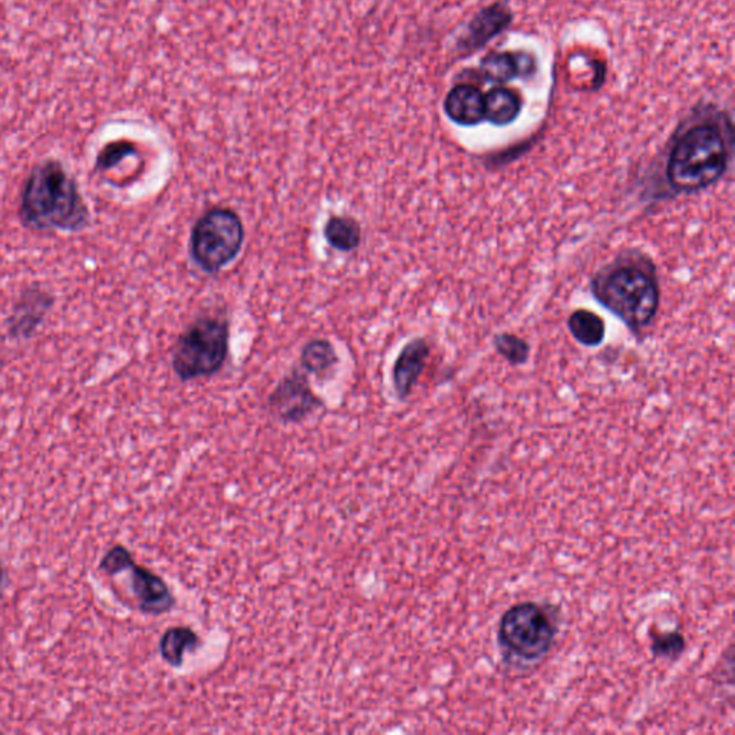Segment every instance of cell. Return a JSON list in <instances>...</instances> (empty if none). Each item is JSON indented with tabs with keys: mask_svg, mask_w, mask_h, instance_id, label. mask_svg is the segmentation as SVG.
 Listing matches in <instances>:
<instances>
[{
	"mask_svg": "<svg viewBox=\"0 0 735 735\" xmlns=\"http://www.w3.org/2000/svg\"><path fill=\"white\" fill-rule=\"evenodd\" d=\"M19 216L38 232H79L91 216L78 184L58 161L36 166L23 184Z\"/></svg>",
	"mask_w": 735,
	"mask_h": 735,
	"instance_id": "cell-1",
	"label": "cell"
},
{
	"mask_svg": "<svg viewBox=\"0 0 735 735\" xmlns=\"http://www.w3.org/2000/svg\"><path fill=\"white\" fill-rule=\"evenodd\" d=\"M593 292L605 308L631 329H642L654 321L659 306V289L654 270L635 260H616L593 280Z\"/></svg>",
	"mask_w": 735,
	"mask_h": 735,
	"instance_id": "cell-2",
	"label": "cell"
},
{
	"mask_svg": "<svg viewBox=\"0 0 735 735\" xmlns=\"http://www.w3.org/2000/svg\"><path fill=\"white\" fill-rule=\"evenodd\" d=\"M728 163L724 134L713 124L690 128L672 148L668 181L672 189L691 193L707 189L721 179Z\"/></svg>",
	"mask_w": 735,
	"mask_h": 735,
	"instance_id": "cell-3",
	"label": "cell"
},
{
	"mask_svg": "<svg viewBox=\"0 0 735 735\" xmlns=\"http://www.w3.org/2000/svg\"><path fill=\"white\" fill-rule=\"evenodd\" d=\"M556 635L557 618L552 608L527 601L516 603L503 613L497 642L507 662L527 667L549 654Z\"/></svg>",
	"mask_w": 735,
	"mask_h": 735,
	"instance_id": "cell-4",
	"label": "cell"
},
{
	"mask_svg": "<svg viewBox=\"0 0 735 735\" xmlns=\"http://www.w3.org/2000/svg\"><path fill=\"white\" fill-rule=\"evenodd\" d=\"M229 323L223 319H197L177 341L173 368L183 381L210 377L223 368L229 354Z\"/></svg>",
	"mask_w": 735,
	"mask_h": 735,
	"instance_id": "cell-5",
	"label": "cell"
},
{
	"mask_svg": "<svg viewBox=\"0 0 735 735\" xmlns=\"http://www.w3.org/2000/svg\"><path fill=\"white\" fill-rule=\"evenodd\" d=\"M245 236L239 214L227 207H214L191 230V257L204 272H220L239 256Z\"/></svg>",
	"mask_w": 735,
	"mask_h": 735,
	"instance_id": "cell-6",
	"label": "cell"
},
{
	"mask_svg": "<svg viewBox=\"0 0 735 735\" xmlns=\"http://www.w3.org/2000/svg\"><path fill=\"white\" fill-rule=\"evenodd\" d=\"M268 405L282 423L299 424L322 408L323 401L313 392L308 374L293 369L269 395Z\"/></svg>",
	"mask_w": 735,
	"mask_h": 735,
	"instance_id": "cell-7",
	"label": "cell"
},
{
	"mask_svg": "<svg viewBox=\"0 0 735 735\" xmlns=\"http://www.w3.org/2000/svg\"><path fill=\"white\" fill-rule=\"evenodd\" d=\"M127 570L130 572L131 592L141 612L145 615L160 616L176 608V598L161 576L144 566L137 565L135 560Z\"/></svg>",
	"mask_w": 735,
	"mask_h": 735,
	"instance_id": "cell-8",
	"label": "cell"
},
{
	"mask_svg": "<svg viewBox=\"0 0 735 735\" xmlns=\"http://www.w3.org/2000/svg\"><path fill=\"white\" fill-rule=\"evenodd\" d=\"M430 357V346L423 338L414 339L402 348L392 368V382L401 400L411 394Z\"/></svg>",
	"mask_w": 735,
	"mask_h": 735,
	"instance_id": "cell-9",
	"label": "cell"
},
{
	"mask_svg": "<svg viewBox=\"0 0 735 735\" xmlns=\"http://www.w3.org/2000/svg\"><path fill=\"white\" fill-rule=\"evenodd\" d=\"M51 305L52 298L45 290L35 288L26 290L9 318V332L15 338H29L34 335Z\"/></svg>",
	"mask_w": 735,
	"mask_h": 735,
	"instance_id": "cell-10",
	"label": "cell"
},
{
	"mask_svg": "<svg viewBox=\"0 0 735 735\" xmlns=\"http://www.w3.org/2000/svg\"><path fill=\"white\" fill-rule=\"evenodd\" d=\"M444 108L451 121L471 127L484 120V95L473 85H457L448 92Z\"/></svg>",
	"mask_w": 735,
	"mask_h": 735,
	"instance_id": "cell-11",
	"label": "cell"
},
{
	"mask_svg": "<svg viewBox=\"0 0 735 735\" xmlns=\"http://www.w3.org/2000/svg\"><path fill=\"white\" fill-rule=\"evenodd\" d=\"M510 22V13L502 5H493L484 9L471 22L466 34L464 46L467 49H479L481 45L487 44L490 39L500 34Z\"/></svg>",
	"mask_w": 735,
	"mask_h": 735,
	"instance_id": "cell-12",
	"label": "cell"
},
{
	"mask_svg": "<svg viewBox=\"0 0 735 735\" xmlns=\"http://www.w3.org/2000/svg\"><path fill=\"white\" fill-rule=\"evenodd\" d=\"M201 646L200 636L189 626H173L164 632L160 639L161 658L170 667L181 668L184 664L186 652H196Z\"/></svg>",
	"mask_w": 735,
	"mask_h": 735,
	"instance_id": "cell-13",
	"label": "cell"
},
{
	"mask_svg": "<svg viewBox=\"0 0 735 735\" xmlns=\"http://www.w3.org/2000/svg\"><path fill=\"white\" fill-rule=\"evenodd\" d=\"M323 236L339 252H352L361 245V224L354 217L332 216L323 227Z\"/></svg>",
	"mask_w": 735,
	"mask_h": 735,
	"instance_id": "cell-14",
	"label": "cell"
},
{
	"mask_svg": "<svg viewBox=\"0 0 735 735\" xmlns=\"http://www.w3.org/2000/svg\"><path fill=\"white\" fill-rule=\"evenodd\" d=\"M520 112V100L513 91L494 88L484 97V118L494 125H509Z\"/></svg>",
	"mask_w": 735,
	"mask_h": 735,
	"instance_id": "cell-15",
	"label": "cell"
},
{
	"mask_svg": "<svg viewBox=\"0 0 735 735\" xmlns=\"http://www.w3.org/2000/svg\"><path fill=\"white\" fill-rule=\"evenodd\" d=\"M339 357L328 339H313L302 349L301 365L306 374L325 377L338 365Z\"/></svg>",
	"mask_w": 735,
	"mask_h": 735,
	"instance_id": "cell-16",
	"label": "cell"
},
{
	"mask_svg": "<svg viewBox=\"0 0 735 735\" xmlns=\"http://www.w3.org/2000/svg\"><path fill=\"white\" fill-rule=\"evenodd\" d=\"M569 328L575 339H578L583 345L598 346L605 339V322L602 321L601 316L586 311V309H579L572 313Z\"/></svg>",
	"mask_w": 735,
	"mask_h": 735,
	"instance_id": "cell-17",
	"label": "cell"
},
{
	"mask_svg": "<svg viewBox=\"0 0 735 735\" xmlns=\"http://www.w3.org/2000/svg\"><path fill=\"white\" fill-rule=\"evenodd\" d=\"M520 59L513 55L496 52L487 55L481 62V72L484 77L493 82H509L520 74Z\"/></svg>",
	"mask_w": 735,
	"mask_h": 735,
	"instance_id": "cell-18",
	"label": "cell"
},
{
	"mask_svg": "<svg viewBox=\"0 0 735 735\" xmlns=\"http://www.w3.org/2000/svg\"><path fill=\"white\" fill-rule=\"evenodd\" d=\"M684 635L680 631L651 632V651L657 658L677 659L685 651Z\"/></svg>",
	"mask_w": 735,
	"mask_h": 735,
	"instance_id": "cell-19",
	"label": "cell"
},
{
	"mask_svg": "<svg viewBox=\"0 0 735 735\" xmlns=\"http://www.w3.org/2000/svg\"><path fill=\"white\" fill-rule=\"evenodd\" d=\"M133 562L134 557L127 547L115 545L102 557L100 570L107 573L108 576H117L124 573Z\"/></svg>",
	"mask_w": 735,
	"mask_h": 735,
	"instance_id": "cell-20",
	"label": "cell"
},
{
	"mask_svg": "<svg viewBox=\"0 0 735 735\" xmlns=\"http://www.w3.org/2000/svg\"><path fill=\"white\" fill-rule=\"evenodd\" d=\"M134 153L135 147L130 141H115L102 148L101 153L98 154L97 168L98 170H110Z\"/></svg>",
	"mask_w": 735,
	"mask_h": 735,
	"instance_id": "cell-21",
	"label": "cell"
},
{
	"mask_svg": "<svg viewBox=\"0 0 735 735\" xmlns=\"http://www.w3.org/2000/svg\"><path fill=\"white\" fill-rule=\"evenodd\" d=\"M496 346L500 354L504 358L509 359L510 362H513V364H520V362L526 361L527 355H529V348H527L526 342L516 338V336H499L496 339Z\"/></svg>",
	"mask_w": 735,
	"mask_h": 735,
	"instance_id": "cell-22",
	"label": "cell"
},
{
	"mask_svg": "<svg viewBox=\"0 0 735 735\" xmlns=\"http://www.w3.org/2000/svg\"><path fill=\"white\" fill-rule=\"evenodd\" d=\"M5 582H6V572H5V569H3L2 563H0V593H2L3 588H5Z\"/></svg>",
	"mask_w": 735,
	"mask_h": 735,
	"instance_id": "cell-23",
	"label": "cell"
}]
</instances>
